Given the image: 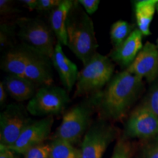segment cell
<instances>
[{"label":"cell","mask_w":158,"mask_h":158,"mask_svg":"<svg viewBox=\"0 0 158 158\" xmlns=\"http://www.w3.org/2000/svg\"><path fill=\"white\" fill-rule=\"evenodd\" d=\"M78 3L84 7L86 13L92 15L98 10L100 5L99 0H79Z\"/></svg>","instance_id":"obj_25"},{"label":"cell","mask_w":158,"mask_h":158,"mask_svg":"<svg viewBox=\"0 0 158 158\" xmlns=\"http://www.w3.org/2000/svg\"><path fill=\"white\" fill-rule=\"evenodd\" d=\"M61 0H37V10L48 11L53 10L61 3Z\"/></svg>","instance_id":"obj_24"},{"label":"cell","mask_w":158,"mask_h":158,"mask_svg":"<svg viewBox=\"0 0 158 158\" xmlns=\"http://www.w3.org/2000/svg\"><path fill=\"white\" fill-rule=\"evenodd\" d=\"M70 101L67 90L56 86H43L27 106L29 114L35 116H54L64 111Z\"/></svg>","instance_id":"obj_6"},{"label":"cell","mask_w":158,"mask_h":158,"mask_svg":"<svg viewBox=\"0 0 158 158\" xmlns=\"http://www.w3.org/2000/svg\"><path fill=\"white\" fill-rule=\"evenodd\" d=\"M156 45H157V48H158V38L157 40V41H156Z\"/></svg>","instance_id":"obj_31"},{"label":"cell","mask_w":158,"mask_h":158,"mask_svg":"<svg viewBox=\"0 0 158 158\" xmlns=\"http://www.w3.org/2000/svg\"><path fill=\"white\" fill-rule=\"evenodd\" d=\"M49 59L29 48V59L25 70V78L37 85H52L53 74Z\"/></svg>","instance_id":"obj_12"},{"label":"cell","mask_w":158,"mask_h":158,"mask_svg":"<svg viewBox=\"0 0 158 158\" xmlns=\"http://www.w3.org/2000/svg\"><path fill=\"white\" fill-rule=\"evenodd\" d=\"M99 92L75 106L63 115L62 123L57 128L54 138L65 140L72 144L81 139L89 125L94 109L98 108Z\"/></svg>","instance_id":"obj_4"},{"label":"cell","mask_w":158,"mask_h":158,"mask_svg":"<svg viewBox=\"0 0 158 158\" xmlns=\"http://www.w3.org/2000/svg\"><path fill=\"white\" fill-rule=\"evenodd\" d=\"M142 40L143 34L139 29H133L130 36L110 53L111 60L127 68L143 48Z\"/></svg>","instance_id":"obj_13"},{"label":"cell","mask_w":158,"mask_h":158,"mask_svg":"<svg viewBox=\"0 0 158 158\" xmlns=\"http://www.w3.org/2000/svg\"><path fill=\"white\" fill-rule=\"evenodd\" d=\"M79 5L73 2L67 19L68 46L85 65L98 53V45L93 21Z\"/></svg>","instance_id":"obj_2"},{"label":"cell","mask_w":158,"mask_h":158,"mask_svg":"<svg viewBox=\"0 0 158 158\" xmlns=\"http://www.w3.org/2000/svg\"><path fill=\"white\" fill-rule=\"evenodd\" d=\"M50 144L42 143L29 149L23 154L24 158H49Z\"/></svg>","instance_id":"obj_22"},{"label":"cell","mask_w":158,"mask_h":158,"mask_svg":"<svg viewBox=\"0 0 158 158\" xmlns=\"http://www.w3.org/2000/svg\"><path fill=\"white\" fill-rule=\"evenodd\" d=\"M145 158H158V141L152 143L146 149Z\"/></svg>","instance_id":"obj_26"},{"label":"cell","mask_w":158,"mask_h":158,"mask_svg":"<svg viewBox=\"0 0 158 158\" xmlns=\"http://www.w3.org/2000/svg\"><path fill=\"white\" fill-rule=\"evenodd\" d=\"M17 155L12 150L2 146H0V158H19Z\"/></svg>","instance_id":"obj_28"},{"label":"cell","mask_w":158,"mask_h":158,"mask_svg":"<svg viewBox=\"0 0 158 158\" xmlns=\"http://www.w3.org/2000/svg\"><path fill=\"white\" fill-rule=\"evenodd\" d=\"M125 134L131 138L157 137L158 116L142 104L130 114L125 124Z\"/></svg>","instance_id":"obj_10"},{"label":"cell","mask_w":158,"mask_h":158,"mask_svg":"<svg viewBox=\"0 0 158 158\" xmlns=\"http://www.w3.org/2000/svg\"><path fill=\"white\" fill-rule=\"evenodd\" d=\"M53 124L54 116H47L39 120H31L14 145L7 149L17 154L23 155L31 148L43 143L50 135Z\"/></svg>","instance_id":"obj_9"},{"label":"cell","mask_w":158,"mask_h":158,"mask_svg":"<svg viewBox=\"0 0 158 158\" xmlns=\"http://www.w3.org/2000/svg\"><path fill=\"white\" fill-rule=\"evenodd\" d=\"M28 111L21 104H10L0 115V146L14 145L26 126L31 121Z\"/></svg>","instance_id":"obj_8"},{"label":"cell","mask_w":158,"mask_h":158,"mask_svg":"<svg viewBox=\"0 0 158 158\" xmlns=\"http://www.w3.org/2000/svg\"><path fill=\"white\" fill-rule=\"evenodd\" d=\"M7 90L4 85L3 82L0 83V103L1 105H3L5 103L6 98H7Z\"/></svg>","instance_id":"obj_29"},{"label":"cell","mask_w":158,"mask_h":158,"mask_svg":"<svg viewBox=\"0 0 158 158\" xmlns=\"http://www.w3.org/2000/svg\"><path fill=\"white\" fill-rule=\"evenodd\" d=\"M131 148L127 142L121 140L116 143L111 158H130Z\"/></svg>","instance_id":"obj_23"},{"label":"cell","mask_w":158,"mask_h":158,"mask_svg":"<svg viewBox=\"0 0 158 158\" xmlns=\"http://www.w3.org/2000/svg\"><path fill=\"white\" fill-rule=\"evenodd\" d=\"M143 105L152 110L158 116V77L155 81L152 83V86Z\"/></svg>","instance_id":"obj_21"},{"label":"cell","mask_w":158,"mask_h":158,"mask_svg":"<svg viewBox=\"0 0 158 158\" xmlns=\"http://www.w3.org/2000/svg\"><path fill=\"white\" fill-rule=\"evenodd\" d=\"M157 13H158V0H157Z\"/></svg>","instance_id":"obj_32"},{"label":"cell","mask_w":158,"mask_h":158,"mask_svg":"<svg viewBox=\"0 0 158 158\" xmlns=\"http://www.w3.org/2000/svg\"><path fill=\"white\" fill-rule=\"evenodd\" d=\"M3 84L7 93L18 102L30 100L37 92V84L29 79L13 75L5 77Z\"/></svg>","instance_id":"obj_15"},{"label":"cell","mask_w":158,"mask_h":158,"mask_svg":"<svg viewBox=\"0 0 158 158\" xmlns=\"http://www.w3.org/2000/svg\"><path fill=\"white\" fill-rule=\"evenodd\" d=\"M142 88L143 78L124 70L112 77L103 92H99L98 108L106 117L120 119L135 101Z\"/></svg>","instance_id":"obj_1"},{"label":"cell","mask_w":158,"mask_h":158,"mask_svg":"<svg viewBox=\"0 0 158 158\" xmlns=\"http://www.w3.org/2000/svg\"><path fill=\"white\" fill-rule=\"evenodd\" d=\"M29 59V48L14 49L5 55L1 68L9 75L25 78V70Z\"/></svg>","instance_id":"obj_18"},{"label":"cell","mask_w":158,"mask_h":158,"mask_svg":"<svg viewBox=\"0 0 158 158\" xmlns=\"http://www.w3.org/2000/svg\"><path fill=\"white\" fill-rule=\"evenodd\" d=\"M116 134V128L110 124L103 120L95 122L85 134L79 149L80 158H102Z\"/></svg>","instance_id":"obj_7"},{"label":"cell","mask_w":158,"mask_h":158,"mask_svg":"<svg viewBox=\"0 0 158 158\" xmlns=\"http://www.w3.org/2000/svg\"><path fill=\"white\" fill-rule=\"evenodd\" d=\"M114 64L108 56L97 53L79 72L75 97L96 94L112 78Z\"/></svg>","instance_id":"obj_3"},{"label":"cell","mask_w":158,"mask_h":158,"mask_svg":"<svg viewBox=\"0 0 158 158\" xmlns=\"http://www.w3.org/2000/svg\"><path fill=\"white\" fill-rule=\"evenodd\" d=\"M157 0H138L134 2L136 24L145 36L151 35L150 26L157 10Z\"/></svg>","instance_id":"obj_17"},{"label":"cell","mask_w":158,"mask_h":158,"mask_svg":"<svg viewBox=\"0 0 158 158\" xmlns=\"http://www.w3.org/2000/svg\"><path fill=\"white\" fill-rule=\"evenodd\" d=\"M133 27L127 21L118 20L111 25L110 35L114 48L118 47L130 36L133 31Z\"/></svg>","instance_id":"obj_20"},{"label":"cell","mask_w":158,"mask_h":158,"mask_svg":"<svg viewBox=\"0 0 158 158\" xmlns=\"http://www.w3.org/2000/svg\"><path fill=\"white\" fill-rule=\"evenodd\" d=\"M51 61L64 89L70 92L76 84L79 72L76 64L64 54L62 45L59 42L56 43Z\"/></svg>","instance_id":"obj_14"},{"label":"cell","mask_w":158,"mask_h":158,"mask_svg":"<svg viewBox=\"0 0 158 158\" xmlns=\"http://www.w3.org/2000/svg\"><path fill=\"white\" fill-rule=\"evenodd\" d=\"M19 35L27 47L37 54L52 58L56 46L54 31L42 20L21 18L17 21Z\"/></svg>","instance_id":"obj_5"},{"label":"cell","mask_w":158,"mask_h":158,"mask_svg":"<svg viewBox=\"0 0 158 158\" xmlns=\"http://www.w3.org/2000/svg\"><path fill=\"white\" fill-rule=\"evenodd\" d=\"M80 149L65 140L54 138L50 143L49 158H80Z\"/></svg>","instance_id":"obj_19"},{"label":"cell","mask_w":158,"mask_h":158,"mask_svg":"<svg viewBox=\"0 0 158 158\" xmlns=\"http://www.w3.org/2000/svg\"><path fill=\"white\" fill-rule=\"evenodd\" d=\"M128 72L146 78L149 83L158 77V48L157 45L147 42L138 53L133 63L126 68Z\"/></svg>","instance_id":"obj_11"},{"label":"cell","mask_w":158,"mask_h":158,"mask_svg":"<svg viewBox=\"0 0 158 158\" xmlns=\"http://www.w3.org/2000/svg\"><path fill=\"white\" fill-rule=\"evenodd\" d=\"M21 2L27 5V7L30 10L37 9V0H22Z\"/></svg>","instance_id":"obj_30"},{"label":"cell","mask_w":158,"mask_h":158,"mask_svg":"<svg viewBox=\"0 0 158 158\" xmlns=\"http://www.w3.org/2000/svg\"><path fill=\"white\" fill-rule=\"evenodd\" d=\"M73 5V2L71 0H62L61 3L51 10L50 15L51 28L56 37L57 42L66 46H68L66 23Z\"/></svg>","instance_id":"obj_16"},{"label":"cell","mask_w":158,"mask_h":158,"mask_svg":"<svg viewBox=\"0 0 158 158\" xmlns=\"http://www.w3.org/2000/svg\"><path fill=\"white\" fill-rule=\"evenodd\" d=\"M13 7V2L8 0H1L0 1V12L1 14H6V13H11L15 12Z\"/></svg>","instance_id":"obj_27"}]
</instances>
